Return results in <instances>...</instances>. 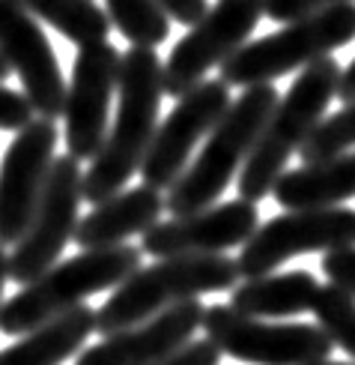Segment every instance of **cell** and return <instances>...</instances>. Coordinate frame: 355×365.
Segmentation results:
<instances>
[{
  "mask_svg": "<svg viewBox=\"0 0 355 365\" xmlns=\"http://www.w3.org/2000/svg\"><path fill=\"white\" fill-rule=\"evenodd\" d=\"M161 57L156 48H132L120 60L117 81V114L107 126L105 144L90 159V168L81 180V197L99 204L122 192V186L141 171V162L159 126V108L164 96Z\"/></svg>",
  "mask_w": 355,
  "mask_h": 365,
  "instance_id": "cell-1",
  "label": "cell"
},
{
  "mask_svg": "<svg viewBox=\"0 0 355 365\" xmlns=\"http://www.w3.org/2000/svg\"><path fill=\"white\" fill-rule=\"evenodd\" d=\"M337 81H341V63L329 54L304 66L287 93L277 99L269 120L260 129L251 156L245 159L236 177L242 201L257 204L272 195L277 177L287 171L290 156L299 153L302 144L319 126V120L326 117L332 99L337 96Z\"/></svg>",
  "mask_w": 355,
  "mask_h": 365,
  "instance_id": "cell-2",
  "label": "cell"
},
{
  "mask_svg": "<svg viewBox=\"0 0 355 365\" xmlns=\"http://www.w3.org/2000/svg\"><path fill=\"white\" fill-rule=\"evenodd\" d=\"M277 90L272 84L245 87L236 102L227 105L221 120L209 129V138L194 162L179 174L164 195V212L171 216H189V212L212 207L224 189L239 177L245 159L260 138V129L277 105Z\"/></svg>",
  "mask_w": 355,
  "mask_h": 365,
  "instance_id": "cell-3",
  "label": "cell"
},
{
  "mask_svg": "<svg viewBox=\"0 0 355 365\" xmlns=\"http://www.w3.org/2000/svg\"><path fill=\"white\" fill-rule=\"evenodd\" d=\"M239 284L236 261L227 255H179L159 257L149 267H137L132 276L114 287L96 312V332L111 336L126 327H134L147 317L171 306L206 294L233 291Z\"/></svg>",
  "mask_w": 355,
  "mask_h": 365,
  "instance_id": "cell-4",
  "label": "cell"
},
{
  "mask_svg": "<svg viewBox=\"0 0 355 365\" xmlns=\"http://www.w3.org/2000/svg\"><path fill=\"white\" fill-rule=\"evenodd\" d=\"M141 246H129V242L107 249H87L75 257H66V261H57L51 269H45L30 284H21V291L4 302L0 329L6 336H24V332L48 324L57 314L84 306L87 297L114 291L141 267Z\"/></svg>",
  "mask_w": 355,
  "mask_h": 365,
  "instance_id": "cell-5",
  "label": "cell"
},
{
  "mask_svg": "<svg viewBox=\"0 0 355 365\" xmlns=\"http://www.w3.org/2000/svg\"><path fill=\"white\" fill-rule=\"evenodd\" d=\"M355 39V4H337L311 12L304 19L287 21L277 34L245 42L242 48L224 60L221 81L227 87L272 84L292 69H304L314 60L329 57Z\"/></svg>",
  "mask_w": 355,
  "mask_h": 365,
  "instance_id": "cell-6",
  "label": "cell"
},
{
  "mask_svg": "<svg viewBox=\"0 0 355 365\" xmlns=\"http://www.w3.org/2000/svg\"><path fill=\"white\" fill-rule=\"evenodd\" d=\"M81 180L84 171L78 159H72L69 153L54 156L33 216H30L21 240L6 255L9 279L15 284H30L60 261L66 242L78 227V207L84 201Z\"/></svg>",
  "mask_w": 355,
  "mask_h": 365,
  "instance_id": "cell-7",
  "label": "cell"
},
{
  "mask_svg": "<svg viewBox=\"0 0 355 365\" xmlns=\"http://www.w3.org/2000/svg\"><path fill=\"white\" fill-rule=\"evenodd\" d=\"M200 327L221 354L251 365H314L332 359L334 351L317 324H272L263 317L239 314L230 306H209Z\"/></svg>",
  "mask_w": 355,
  "mask_h": 365,
  "instance_id": "cell-8",
  "label": "cell"
},
{
  "mask_svg": "<svg viewBox=\"0 0 355 365\" xmlns=\"http://www.w3.org/2000/svg\"><path fill=\"white\" fill-rule=\"evenodd\" d=\"M263 21V0H215L189 27L161 66L164 96L179 99L233 57Z\"/></svg>",
  "mask_w": 355,
  "mask_h": 365,
  "instance_id": "cell-9",
  "label": "cell"
},
{
  "mask_svg": "<svg viewBox=\"0 0 355 365\" xmlns=\"http://www.w3.org/2000/svg\"><path fill=\"white\" fill-rule=\"evenodd\" d=\"M344 246H355V210H287L281 216L263 222L248 237L236 257V269L239 279H257L275 272L290 257L311 252H334Z\"/></svg>",
  "mask_w": 355,
  "mask_h": 365,
  "instance_id": "cell-10",
  "label": "cell"
},
{
  "mask_svg": "<svg viewBox=\"0 0 355 365\" xmlns=\"http://www.w3.org/2000/svg\"><path fill=\"white\" fill-rule=\"evenodd\" d=\"M120 60L122 54L111 42L84 45L75 54L63 105V141L66 153L78 162H90L105 144L111 102L120 81Z\"/></svg>",
  "mask_w": 355,
  "mask_h": 365,
  "instance_id": "cell-11",
  "label": "cell"
},
{
  "mask_svg": "<svg viewBox=\"0 0 355 365\" xmlns=\"http://www.w3.org/2000/svg\"><path fill=\"white\" fill-rule=\"evenodd\" d=\"M230 87L221 78H209L182 93L174 105V111L156 126V135L149 141V150L141 162L144 186H152L159 192H167L179 180V174L189 168V159L194 153L197 141L209 135V129L218 123L227 111Z\"/></svg>",
  "mask_w": 355,
  "mask_h": 365,
  "instance_id": "cell-12",
  "label": "cell"
},
{
  "mask_svg": "<svg viewBox=\"0 0 355 365\" xmlns=\"http://www.w3.org/2000/svg\"><path fill=\"white\" fill-rule=\"evenodd\" d=\"M0 57L18 75L21 93L45 120L63 117L66 78L42 24L18 0H0Z\"/></svg>",
  "mask_w": 355,
  "mask_h": 365,
  "instance_id": "cell-13",
  "label": "cell"
},
{
  "mask_svg": "<svg viewBox=\"0 0 355 365\" xmlns=\"http://www.w3.org/2000/svg\"><path fill=\"white\" fill-rule=\"evenodd\" d=\"M57 141L60 129L54 120L33 117L6 147L0 162V246H15L21 240L48 180Z\"/></svg>",
  "mask_w": 355,
  "mask_h": 365,
  "instance_id": "cell-14",
  "label": "cell"
},
{
  "mask_svg": "<svg viewBox=\"0 0 355 365\" xmlns=\"http://www.w3.org/2000/svg\"><path fill=\"white\" fill-rule=\"evenodd\" d=\"M260 227V210L251 201H224L206 210L156 222L141 234V252L152 257L179 255H224L227 249L245 246Z\"/></svg>",
  "mask_w": 355,
  "mask_h": 365,
  "instance_id": "cell-15",
  "label": "cell"
},
{
  "mask_svg": "<svg viewBox=\"0 0 355 365\" xmlns=\"http://www.w3.org/2000/svg\"><path fill=\"white\" fill-rule=\"evenodd\" d=\"M203 312L200 299L179 302L134 327L102 336L99 344L84 347L75 365H156L191 341L203 324Z\"/></svg>",
  "mask_w": 355,
  "mask_h": 365,
  "instance_id": "cell-16",
  "label": "cell"
},
{
  "mask_svg": "<svg viewBox=\"0 0 355 365\" xmlns=\"http://www.w3.org/2000/svg\"><path fill=\"white\" fill-rule=\"evenodd\" d=\"M164 195L152 186H134L126 192H117L107 201L92 204L84 219H78L72 240L78 249H107L120 246L134 234H147L152 225L161 222Z\"/></svg>",
  "mask_w": 355,
  "mask_h": 365,
  "instance_id": "cell-17",
  "label": "cell"
},
{
  "mask_svg": "<svg viewBox=\"0 0 355 365\" xmlns=\"http://www.w3.org/2000/svg\"><path fill=\"white\" fill-rule=\"evenodd\" d=\"M272 195L284 210L341 207L355 197V150L284 171L272 186Z\"/></svg>",
  "mask_w": 355,
  "mask_h": 365,
  "instance_id": "cell-18",
  "label": "cell"
},
{
  "mask_svg": "<svg viewBox=\"0 0 355 365\" xmlns=\"http://www.w3.org/2000/svg\"><path fill=\"white\" fill-rule=\"evenodd\" d=\"M92 332H96V312L84 302L18 336V344L0 351V365H63L69 356L81 354Z\"/></svg>",
  "mask_w": 355,
  "mask_h": 365,
  "instance_id": "cell-19",
  "label": "cell"
},
{
  "mask_svg": "<svg viewBox=\"0 0 355 365\" xmlns=\"http://www.w3.org/2000/svg\"><path fill=\"white\" fill-rule=\"evenodd\" d=\"M319 291V282L307 269H290V272H266L257 279H245L233 287L230 309L248 317H296L311 312Z\"/></svg>",
  "mask_w": 355,
  "mask_h": 365,
  "instance_id": "cell-20",
  "label": "cell"
},
{
  "mask_svg": "<svg viewBox=\"0 0 355 365\" xmlns=\"http://www.w3.org/2000/svg\"><path fill=\"white\" fill-rule=\"evenodd\" d=\"M36 21L54 27L78 48L105 42L111 34V19L92 0H18Z\"/></svg>",
  "mask_w": 355,
  "mask_h": 365,
  "instance_id": "cell-21",
  "label": "cell"
},
{
  "mask_svg": "<svg viewBox=\"0 0 355 365\" xmlns=\"http://www.w3.org/2000/svg\"><path fill=\"white\" fill-rule=\"evenodd\" d=\"M111 24L137 48H156L171 36V19L156 0H105Z\"/></svg>",
  "mask_w": 355,
  "mask_h": 365,
  "instance_id": "cell-22",
  "label": "cell"
},
{
  "mask_svg": "<svg viewBox=\"0 0 355 365\" xmlns=\"http://www.w3.org/2000/svg\"><path fill=\"white\" fill-rule=\"evenodd\" d=\"M311 312L317 317V327L326 332V339L355 359V299L344 287L329 282L319 284Z\"/></svg>",
  "mask_w": 355,
  "mask_h": 365,
  "instance_id": "cell-23",
  "label": "cell"
},
{
  "mask_svg": "<svg viewBox=\"0 0 355 365\" xmlns=\"http://www.w3.org/2000/svg\"><path fill=\"white\" fill-rule=\"evenodd\" d=\"M355 147V102L344 105L341 111H334L329 117L319 120V126L311 132L299 150L302 162H322V159H332L337 153H349Z\"/></svg>",
  "mask_w": 355,
  "mask_h": 365,
  "instance_id": "cell-24",
  "label": "cell"
},
{
  "mask_svg": "<svg viewBox=\"0 0 355 365\" xmlns=\"http://www.w3.org/2000/svg\"><path fill=\"white\" fill-rule=\"evenodd\" d=\"M337 4H355V0H263V15L277 24H287V21L304 19L311 12L337 6Z\"/></svg>",
  "mask_w": 355,
  "mask_h": 365,
  "instance_id": "cell-25",
  "label": "cell"
},
{
  "mask_svg": "<svg viewBox=\"0 0 355 365\" xmlns=\"http://www.w3.org/2000/svg\"><path fill=\"white\" fill-rule=\"evenodd\" d=\"M33 105L27 102L21 90H9L0 84V129L4 132H18L33 120Z\"/></svg>",
  "mask_w": 355,
  "mask_h": 365,
  "instance_id": "cell-26",
  "label": "cell"
},
{
  "mask_svg": "<svg viewBox=\"0 0 355 365\" xmlns=\"http://www.w3.org/2000/svg\"><path fill=\"white\" fill-rule=\"evenodd\" d=\"M322 272L326 279L355 299V246H344V249H334V252H326L322 257Z\"/></svg>",
  "mask_w": 355,
  "mask_h": 365,
  "instance_id": "cell-27",
  "label": "cell"
},
{
  "mask_svg": "<svg viewBox=\"0 0 355 365\" xmlns=\"http://www.w3.org/2000/svg\"><path fill=\"white\" fill-rule=\"evenodd\" d=\"M218 362H221V351L209 339H203V341L191 339L189 344H182L176 354H171L156 365H218Z\"/></svg>",
  "mask_w": 355,
  "mask_h": 365,
  "instance_id": "cell-28",
  "label": "cell"
},
{
  "mask_svg": "<svg viewBox=\"0 0 355 365\" xmlns=\"http://www.w3.org/2000/svg\"><path fill=\"white\" fill-rule=\"evenodd\" d=\"M156 4L164 9V15L171 21H179L185 27H191L200 15L209 9V0H156Z\"/></svg>",
  "mask_w": 355,
  "mask_h": 365,
  "instance_id": "cell-29",
  "label": "cell"
},
{
  "mask_svg": "<svg viewBox=\"0 0 355 365\" xmlns=\"http://www.w3.org/2000/svg\"><path fill=\"white\" fill-rule=\"evenodd\" d=\"M337 99H341L344 105L355 102V57L352 63L341 69V81H337Z\"/></svg>",
  "mask_w": 355,
  "mask_h": 365,
  "instance_id": "cell-30",
  "label": "cell"
},
{
  "mask_svg": "<svg viewBox=\"0 0 355 365\" xmlns=\"http://www.w3.org/2000/svg\"><path fill=\"white\" fill-rule=\"evenodd\" d=\"M9 282V264H6V249L0 246V309H4V287Z\"/></svg>",
  "mask_w": 355,
  "mask_h": 365,
  "instance_id": "cell-31",
  "label": "cell"
},
{
  "mask_svg": "<svg viewBox=\"0 0 355 365\" xmlns=\"http://www.w3.org/2000/svg\"><path fill=\"white\" fill-rule=\"evenodd\" d=\"M6 75H9V66H6V60H4V57H0V84H4V81H6Z\"/></svg>",
  "mask_w": 355,
  "mask_h": 365,
  "instance_id": "cell-32",
  "label": "cell"
},
{
  "mask_svg": "<svg viewBox=\"0 0 355 365\" xmlns=\"http://www.w3.org/2000/svg\"><path fill=\"white\" fill-rule=\"evenodd\" d=\"M314 365H355V362H334V359H322V362H314Z\"/></svg>",
  "mask_w": 355,
  "mask_h": 365,
  "instance_id": "cell-33",
  "label": "cell"
}]
</instances>
